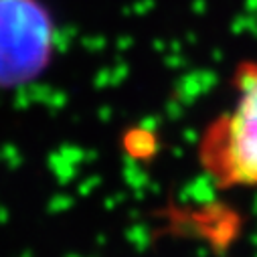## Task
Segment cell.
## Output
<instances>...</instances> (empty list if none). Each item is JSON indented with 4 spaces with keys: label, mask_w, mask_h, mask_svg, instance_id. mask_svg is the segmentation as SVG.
<instances>
[{
    "label": "cell",
    "mask_w": 257,
    "mask_h": 257,
    "mask_svg": "<svg viewBox=\"0 0 257 257\" xmlns=\"http://www.w3.org/2000/svg\"><path fill=\"white\" fill-rule=\"evenodd\" d=\"M201 158L221 186L257 188V61L237 73L233 103L211 123Z\"/></svg>",
    "instance_id": "obj_1"
},
{
    "label": "cell",
    "mask_w": 257,
    "mask_h": 257,
    "mask_svg": "<svg viewBox=\"0 0 257 257\" xmlns=\"http://www.w3.org/2000/svg\"><path fill=\"white\" fill-rule=\"evenodd\" d=\"M51 49L53 27L37 0H0V87L37 77Z\"/></svg>",
    "instance_id": "obj_2"
}]
</instances>
